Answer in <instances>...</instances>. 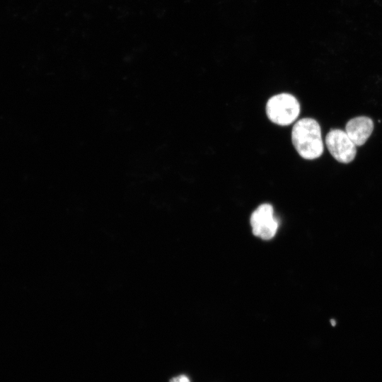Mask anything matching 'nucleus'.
<instances>
[{
	"label": "nucleus",
	"instance_id": "6",
	"mask_svg": "<svg viewBox=\"0 0 382 382\" xmlns=\"http://www.w3.org/2000/svg\"><path fill=\"white\" fill-rule=\"evenodd\" d=\"M170 382H191L190 378L185 374H180L173 377Z\"/></svg>",
	"mask_w": 382,
	"mask_h": 382
},
{
	"label": "nucleus",
	"instance_id": "5",
	"mask_svg": "<svg viewBox=\"0 0 382 382\" xmlns=\"http://www.w3.org/2000/svg\"><path fill=\"white\" fill-rule=\"evenodd\" d=\"M373 120L366 116H359L349 120L345 132L356 146L366 143L374 130Z\"/></svg>",
	"mask_w": 382,
	"mask_h": 382
},
{
	"label": "nucleus",
	"instance_id": "4",
	"mask_svg": "<svg viewBox=\"0 0 382 382\" xmlns=\"http://www.w3.org/2000/svg\"><path fill=\"white\" fill-rule=\"evenodd\" d=\"M250 224L253 233L263 240L272 238L277 231L279 223L274 214L272 204L265 203L260 204L252 213Z\"/></svg>",
	"mask_w": 382,
	"mask_h": 382
},
{
	"label": "nucleus",
	"instance_id": "1",
	"mask_svg": "<svg viewBox=\"0 0 382 382\" xmlns=\"http://www.w3.org/2000/svg\"><path fill=\"white\" fill-rule=\"evenodd\" d=\"M292 144L304 159L313 160L323 153L324 145L319 123L313 118L299 120L291 130Z\"/></svg>",
	"mask_w": 382,
	"mask_h": 382
},
{
	"label": "nucleus",
	"instance_id": "2",
	"mask_svg": "<svg viewBox=\"0 0 382 382\" xmlns=\"http://www.w3.org/2000/svg\"><path fill=\"white\" fill-rule=\"evenodd\" d=\"M266 115L273 123L286 126L293 123L300 113V104L291 94L282 93L272 96L267 102Z\"/></svg>",
	"mask_w": 382,
	"mask_h": 382
},
{
	"label": "nucleus",
	"instance_id": "3",
	"mask_svg": "<svg viewBox=\"0 0 382 382\" xmlns=\"http://www.w3.org/2000/svg\"><path fill=\"white\" fill-rule=\"evenodd\" d=\"M325 144L332 156L340 163H349L356 156L357 146L345 130L331 129L325 137Z\"/></svg>",
	"mask_w": 382,
	"mask_h": 382
}]
</instances>
